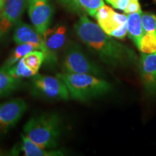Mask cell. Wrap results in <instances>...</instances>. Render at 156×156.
I'll return each mask as SVG.
<instances>
[{"label": "cell", "mask_w": 156, "mask_h": 156, "mask_svg": "<svg viewBox=\"0 0 156 156\" xmlns=\"http://www.w3.org/2000/svg\"><path fill=\"white\" fill-rule=\"evenodd\" d=\"M31 86L34 95L48 100L67 101L70 98L67 85L58 76L37 74L32 77Z\"/></svg>", "instance_id": "5"}, {"label": "cell", "mask_w": 156, "mask_h": 156, "mask_svg": "<svg viewBox=\"0 0 156 156\" xmlns=\"http://www.w3.org/2000/svg\"><path fill=\"white\" fill-rule=\"evenodd\" d=\"M138 61L144 88L150 95H156V52L141 53Z\"/></svg>", "instance_id": "11"}, {"label": "cell", "mask_w": 156, "mask_h": 156, "mask_svg": "<svg viewBox=\"0 0 156 156\" xmlns=\"http://www.w3.org/2000/svg\"><path fill=\"white\" fill-rule=\"evenodd\" d=\"M4 155L3 154V152L1 151V150H0V155Z\"/></svg>", "instance_id": "26"}, {"label": "cell", "mask_w": 156, "mask_h": 156, "mask_svg": "<svg viewBox=\"0 0 156 156\" xmlns=\"http://www.w3.org/2000/svg\"><path fill=\"white\" fill-rule=\"evenodd\" d=\"M142 11L141 10V6H140L139 0H134L133 2H132L127 6V7L124 10V13L125 14H130V13H134V12H137Z\"/></svg>", "instance_id": "24"}, {"label": "cell", "mask_w": 156, "mask_h": 156, "mask_svg": "<svg viewBox=\"0 0 156 156\" xmlns=\"http://www.w3.org/2000/svg\"><path fill=\"white\" fill-rule=\"evenodd\" d=\"M35 49H36V48L30 44H18L17 47L12 51V53L8 59L7 60L5 66H6V67H12L15 63H17L20 59L24 57L26 54H28Z\"/></svg>", "instance_id": "17"}, {"label": "cell", "mask_w": 156, "mask_h": 156, "mask_svg": "<svg viewBox=\"0 0 156 156\" xmlns=\"http://www.w3.org/2000/svg\"><path fill=\"white\" fill-rule=\"evenodd\" d=\"M113 8L124 11L132 2L134 0H105Z\"/></svg>", "instance_id": "23"}, {"label": "cell", "mask_w": 156, "mask_h": 156, "mask_svg": "<svg viewBox=\"0 0 156 156\" xmlns=\"http://www.w3.org/2000/svg\"><path fill=\"white\" fill-rule=\"evenodd\" d=\"M23 58L29 68L38 73L42 64L46 59V56L42 51L35 49L26 54Z\"/></svg>", "instance_id": "16"}, {"label": "cell", "mask_w": 156, "mask_h": 156, "mask_svg": "<svg viewBox=\"0 0 156 156\" xmlns=\"http://www.w3.org/2000/svg\"><path fill=\"white\" fill-rule=\"evenodd\" d=\"M142 25L144 33L156 34V15L151 12H142Z\"/></svg>", "instance_id": "21"}, {"label": "cell", "mask_w": 156, "mask_h": 156, "mask_svg": "<svg viewBox=\"0 0 156 156\" xmlns=\"http://www.w3.org/2000/svg\"><path fill=\"white\" fill-rule=\"evenodd\" d=\"M27 110V103L21 98H14L0 103V135L13 128Z\"/></svg>", "instance_id": "8"}, {"label": "cell", "mask_w": 156, "mask_h": 156, "mask_svg": "<svg viewBox=\"0 0 156 156\" xmlns=\"http://www.w3.org/2000/svg\"><path fill=\"white\" fill-rule=\"evenodd\" d=\"M74 28L81 41L110 67H127L139 60L134 50L106 34L86 15H81Z\"/></svg>", "instance_id": "1"}, {"label": "cell", "mask_w": 156, "mask_h": 156, "mask_svg": "<svg viewBox=\"0 0 156 156\" xmlns=\"http://www.w3.org/2000/svg\"><path fill=\"white\" fill-rule=\"evenodd\" d=\"M98 25L109 36L124 39L127 34V15L116 12L110 7L104 5L95 15Z\"/></svg>", "instance_id": "6"}, {"label": "cell", "mask_w": 156, "mask_h": 156, "mask_svg": "<svg viewBox=\"0 0 156 156\" xmlns=\"http://www.w3.org/2000/svg\"><path fill=\"white\" fill-rule=\"evenodd\" d=\"M82 9L90 16L95 17L96 12L105 5L103 0H77Z\"/></svg>", "instance_id": "20"}, {"label": "cell", "mask_w": 156, "mask_h": 156, "mask_svg": "<svg viewBox=\"0 0 156 156\" xmlns=\"http://www.w3.org/2000/svg\"><path fill=\"white\" fill-rule=\"evenodd\" d=\"M4 3H5V0H0V10L3 8Z\"/></svg>", "instance_id": "25"}, {"label": "cell", "mask_w": 156, "mask_h": 156, "mask_svg": "<svg viewBox=\"0 0 156 156\" xmlns=\"http://www.w3.org/2000/svg\"><path fill=\"white\" fill-rule=\"evenodd\" d=\"M10 73L15 76V77L18 79H22V78H28L32 77L37 75V73L29 68L28 66L25 64L24 60L22 58L20 59L17 63L12 67H9Z\"/></svg>", "instance_id": "18"}, {"label": "cell", "mask_w": 156, "mask_h": 156, "mask_svg": "<svg viewBox=\"0 0 156 156\" xmlns=\"http://www.w3.org/2000/svg\"><path fill=\"white\" fill-rule=\"evenodd\" d=\"M22 142L20 147L17 148L18 151L23 153V155L25 156H56L62 155L63 153L59 151L52 149H46L43 147H41L36 143H35L27 137L25 134L21 135ZM17 152H15L16 154Z\"/></svg>", "instance_id": "13"}, {"label": "cell", "mask_w": 156, "mask_h": 156, "mask_svg": "<svg viewBox=\"0 0 156 156\" xmlns=\"http://www.w3.org/2000/svg\"><path fill=\"white\" fill-rule=\"evenodd\" d=\"M20 85V79L10 73L9 67L4 65L0 67V98L14 92Z\"/></svg>", "instance_id": "15"}, {"label": "cell", "mask_w": 156, "mask_h": 156, "mask_svg": "<svg viewBox=\"0 0 156 156\" xmlns=\"http://www.w3.org/2000/svg\"><path fill=\"white\" fill-rule=\"evenodd\" d=\"M155 2H156V0H155Z\"/></svg>", "instance_id": "27"}, {"label": "cell", "mask_w": 156, "mask_h": 156, "mask_svg": "<svg viewBox=\"0 0 156 156\" xmlns=\"http://www.w3.org/2000/svg\"><path fill=\"white\" fill-rule=\"evenodd\" d=\"M13 40L16 44H28L34 46L36 49L45 52L44 43L42 35H41L34 26L21 22L20 20L15 25L13 34Z\"/></svg>", "instance_id": "12"}, {"label": "cell", "mask_w": 156, "mask_h": 156, "mask_svg": "<svg viewBox=\"0 0 156 156\" xmlns=\"http://www.w3.org/2000/svg\"><path fill=\"white\" fill-rule=\"evenodd\" d=\"M58 1L64 8L73 12L80 13L83 10L77 0H58Z\"/></svg>", "instance_id": "22"}, {"label": "cell", "mask_w": 156, "mask_h": 156, "mask_svg": "<svg viewBox=\"0 0 156 156\" xmlns=\"http://www.w3.org/2000/svg\"><path fill=\"white\" fill-rule=\"evenodd\" d=\"M44 43L46 56L45 61L51 64L57 60V52L64 46L67 41V30L63 25H56L54 28H48L42 35Z\"/></svg>", "instance_id": "9"}, {"label": "cell", "mask_w": 156, "mask_h": 156, "mask_svg": "<svg viewBox=\"0 0 156 156\" xmlns=\"http://www.w3.org/2000/svg\"><path fill=\"white\" fill-rule=\"evenodd\" d=\"M23 132L41 147L55 149L61 134V119L56 114H43L31 117L25 124Z\"/></svg>", "instance_id": "3"}, {"label": "cell", "mask_w": 156, "mask_h": 156, "mask_svg": "<svg viewBox=\"0 0 156 156\" xmlns=\"http://www.w3.org/2000/svg\"><path fill=\"white\" fill-rule=\"evenodd\" d=\"M63 73L88 74L102 77L103 72L96 63L87 56L79 45L72 43L66 48L63 62Z\"/></svg>", "instance_id": "4"}, {"label": "cell", "mask_w": 156, "mask_h": 156, "mask_svg": "<svg viewBox=\"0 0 156 156\" xmlns=\"http://www.w3.org/2000/svg\"><path fill=\"white\" fill-rule=\"evenodd\" d=\"M56 76L66 84L70 98L77 101H89L106 95L112 90L110 83L95 75L61 73Z\"/></svg>", "instance_id": "2"}, {"label": "cell", "mask_w": 156, "mask_h": 156, "mask_svg": "<svg viewBox=\"0 0 156 156\" xmlns=\"http://www.w3.org/2000/svg\"><path fill=\"white\" fill-rule=\"evenodd\" d=\"M27 0H7L0 15V40L20 20Z\"/></svg>", "instance_id": "10"}, {"label": "cell", "mask_w": 156, "mask_h": 156, "mask_svg": "<svg viewBox=\"0 0 156 156\" xmlns=\"http://www.w3.org/2000/svg\"><path fill=\"white\" fill-rule=\"evenodd\" d=\"M141 53L153 54L156 52V34L144 33L138 48Z\"/></svg>", "instance_id": "19"}, {"label": "cell", "mask_w": 156, "mask_h": 156, "mask_svg": "<svg viewBox=\"0 0 156 156\" xmlns=\"http://www.w3.org/2000/svg\"><path fill=\"white\" fill-rule=\"evenodd\" d=\"M142 11L127 14V34L136 48H139L140 40L144 35L142 25Z\"/></svg>", "instance_id": "14"}, {"label": "cell", "mask_w": 156, "mask_h": 156, "mask_svg": "<svg viewBox=\"0 0 156 156\" xmlns=\"http://www.w3.org/2000/svg\"><path fill=\"white\" fill-rule=\"evenodd\" d=\"M28 15L33 26L41 35L49 28L54 15L49 0H27Z\"/></svg>", "instance_id": "7"}]
</instances>
